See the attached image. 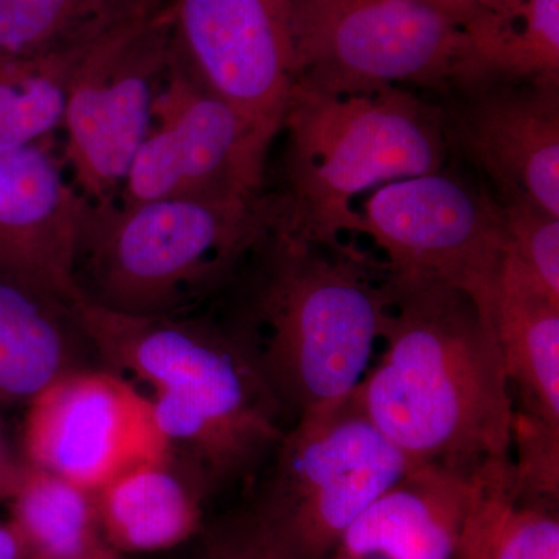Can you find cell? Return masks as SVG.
<instances>
[{
    "label": "cell",
    "mask_w": 559,
    "mask_h": 559,
    "mask_svg": "<svg viewBox=\"0 0 559 559\" xmlns=\"http://www.w3.org/2000/svg\"><path fill=\"white\" fill-rule=\"evenodd\" d=\"M385 283L384 349L356 406L417 465L509 459L514 400L491 316L450 286Z\"/></svg>",
    "instance_id": "1"
},
{
    "label": "cell",
    "mask_w": 559,
    "mask_h": 559,
    "mask_svg": "<svg viewBox=\"0 0 559 559\" xmlns=\"http://www.w3.org/2000/svg\"><path fill=\"white\" fill-rule=\"evenodd\" d=\"M257 277L230 331L283 412L319 421L344 406L369 370L388 319V283L344 245L308 240L282 218L253 253Z\"/></svg>",
    "instance_id": "2"
},
{
    "label": "cell",
    "mask_w": 559,
    "mask_h": 559,
    "mask_svg": "<svg viewBox=\"0 0 559 559\" xmlns=\"http://www.w3.org/2000/svg\"><path fill=\"white\" fill-rule=\"evenodd\" d=\"M83 329L114 373L150 385L168 452L215 488L277 450L283 411L229 329L191 316L143 318L76 294Z\"/></svg>",
    "instance_id": "3"
},
{
    "label": "cell",
    "mask_w": 559,
    "mask_h": 559,
    "mask_svg": "<svg viewBox=\"0 0 559 559\" xmlns=\"http://www.w3.org/2000/svg\"><path fill=\"white\" fill-rule=\"evenodd\" d=\"M280 209V198L263 193L87 201L73 282L84 299L106 310L190 316L252 259Z\"/></svg>",
    "instance_id": "4"
},
{
    "label": "cell",
    "mask_w": 559,
    "mask_h": 559,
    "mask_svg": "<svg viewBox=\"0 0 559 559\" xmlns=\"http://www.w3.org/2000/svg\"><path fill=\"white\" fill-rule=\"evenodd\" d=\"M443 112L400 86L334 92L296 81L282 120L289 229L322 245L352 234L353 201L384 183L443 170Z\"/></svg>",
    "instance_id": "5"
},
{
    "label": "cell",
    "mask_w": 559,
    "mask_h": 559,
    "mask_svg": "<svg viewBox=\"0 0 559 559\" xmlns=\"http://www.w3.org/2000/svg\"><path fill=\"white\" fill-rule=\"evenodd\" d=\"M296 81L334 92L477 86L463 25L417 0H290Z\"/></svg>",
    "instance_id": "6"
},
{
    "label": "cell",
    "mask_w": 559,
    "mask_h": 559,
    "mask_svg": "<svg viewBox=\"0 0 559 559\" xmlns=\"http://www.w3.org/2000/svg\"><path fill=\"white\" fill-rule=\"evenodd\" d=\"M253 506L289 559H326L349 525L403 479L412 462L349 400L330 417L294 423Z\"/></svg>",
    "instance_id": "7"
},
{
    "label": "cell",
    "mask_w": 559,
    "mask_h": 559,
    "mask_svg": "<svg viewBox=\"0 0 559 559\" xmlns=\"http://www.w3.org/2000/svg\"><path fill=\"white\" fill-rule=\"evenodd\" d=\"M352 234L384 253L392 285L450 286L491 316L506 250L502 204L462 176L439 170L378 187L355 209Z\"/></svg>",
    "instance_id": "8"
},
{
    "label": "cell",
    "mask_w": 559,
    "mask_h": 559,
    "mask_svg": "<svg viewBox=\"0 0 559 559\" xmlns=\"http://www.w3.org/2000/svg\"><path fill=\"white\" fill-rule=\"evenodd\" d=\"M173 58L170 14L162 0L106 33L81 61L61 130L73 186L87 201L119 198Z\"/></svg>",
    "instance_id": "9"
},
{
    "label": "cell",
    "mask_w": 559,
    "mask_h": 559,
    "mask_svg": "<svg viewBox=\"0 0 559 559\" xmlns=\"http://www.w3.org/2000/svg\"><path fill=\"white\" fill-rule=\"evenodd\" d=\"M278 134L202 87L173 58L117 201L263 193L267 151Z\"/></svg>",
    "instance_id": "10"
},
{
    "label": "cell",
    "mask_w": 559,
    "mask_h": 559,
    "mask_svg": "<svg viewBox=\"0 0 559 559\" xmlns=\"http://www.w3.org/2000/svg\"><path fill=\"white\" fill-rule=\"evenodd\" d=\"M25 409V465L90 491L170 454L148 396L109 369L73 371Z\"/></svg>",
    "instance_id": "11"
},
{
    "label": "cell",
    "mask_w": 559,
    "mask_h": 559,
    "mask_svg": "<svg viewBox=\"0 0 559 559\" xmlns=\"http://www.w3.org/2000/svg\"><path fill=\"white\" fill-rule=\"evenodd\" d=\"M165 5L180 68L280 132L296 83L290 0H165Z\"/></svg>",
    "instance_id": "12"
},
{
    "label": "cell",
    "mask_w": 559,
    "mask_h": 559,
    "mask_svg": "<svg viewBox=\"0 0 559 559\" xmlns=\"http://www.w3.org/2000/svg\"><path fill=\"white\" fill-rule=\"evenodd\" d=\"M448 123L489 179L500 204L532 205L559 218V86L487 83Z\"/></svg>",
    "instance_id": "13"
},
{
    "label": "cell",
    "mask_w": 559,
    "mask_h": 559,
    "mask_svg": "<svg viewBox=\"0 0 559 559\" xmlns=\"http://www.w3.org/2000/svg\"><path fill=\"white\" fill-rule=\"evenodd\" d=\"M86 204L51 140L0 148V277L79 294L73 261Z\"/></svg>",
    "instance_id": "14"
},
{
    "label": "cell",
    "mask_w": 559,
    "mask_h": 559,
    "mask_svg": "<svg viewBox=\"0 0 559 559\" xmlns=\"http://www.w3.org/2000/svg\"><path fill=\"white\" fill-rule=\"evenodd\" d=\"M487 466L473 473L437 463L414 466L349 525L334 551L459 559Z\"/></svg>",
    "instance_id": "15"
},
{
    "label": "cell",
    "mask_w": 559,
    "mask_h": 559,
    "mask_svg": "<svg viewBox=\"0 0 559 559\" xmlns=\"http://www.w3.org/2000/svg\"><path fill=\"white\" fill-rule=\"evenodd\" d=\"M75 296L0 277V407H27L61 378L91 369L84 360L95 349Z\"/></svg>",
    "instance_id": "16"
},
{
    "label": "cell",
    "mask_w": 559,
    "mask_h": 559,
    "mask_svg": "<svg viewBox=\"0 0 559 559\" xmlns=\"http://www.w3.org/2000/svg\"><path fill=\"white\" fill-rule=\"evenodd\" d=\"M212 491L170 454L140 463L95 492L103 532L121 557L175 549L201 532Z\"/></svg>",
    "instance_id": "17"
},
{
    "label": "cell",
    "mask_w": 559,
    "mask_h": 559,
    "mask_svg": "<svg viewBox=\"0 0 559 559\" xmlns=\"http://www.w3.org/2000/svg\"><path fill=\"white\" fill-rule=\"evenodd\" d=\"M463 31L477 86H559V0H487Z\"/></svg>",
    "instance_id": "18"
},
{
    "label": "cell",
    "mask_w": 559,
    "mask_h": 559,
    "mask_svg": "<svg viewBox=\"0 0 559 559\" xmlns=\"http://www.w3.org/2000/svg\"><path fill=\"white\" fill-rule=\"evenodd\" d=\"M492 325L518 409L559 425V304L538 293L496 283Z\"/></svg>",
    "instance_id": "19"
},
{
    "label": "cell",
    "mask_w": 559,
    "mask_h": 559,
    "mask_svg": "<svg viewBox=\"0 0 559 559\" xmlns=\"http://www.w3.org/2000/svg\"><path fill=\"white\" fill-rule=\"evenodd\" d=\"M112 28L49 49L0 57V148L47 142L61 130L76 69Z\"/></svg>",
    "instance_id": "20"
},
{
    "label": "cell",
    "mask_w": 559,
    "mask_h": 559,
    "mask_svg": "<svg viewBox=\"0 0 559 559\" xmlns=\"http://www.w3.org/2000/svg\"><path fill=\"white\" fill-rule=\"evenodd\" d=\"M28 559H117L90 489L28 468L9 500Z\"/></svg>",
    "instance_id": "21"
},
{
    "label": "cell",
    "mask_w": 559,
    "mask_h": 559,
    "mask_svg": "<svg viewBox=\"0 0 559 559\" xmlns=\"http://www.w3.org/2000/svg\"><path fill=\"white\" fill-rule=\"evenodd\" d=\"M162 0H0V57L108 31Z\"/></svg>",
    "instance_id": "22"
},
{
    "label": "cell",
    "mask_w": 559,
    "mask_h": 559,
    "mask_svg": "<svg viewBox=\"0 0 559 559\" xmlns=\"http://www.w3.org/2000/svg\"><path fill=\"white\" fill-rule=\"evenodd\" d=\"M506 250L498 282L524 286L559 304V218L525 204H502Z\"/></svg>",
    "instance_id": "23"
},
{
    "label": "cell",
    "mask_w": 559,
    "mask_h": 559,
    "mask_svg": "<svg viewBox=\"0 0 559 559\" xmlns=\"http://www.w3.org/2000/svg\"><path fill=\"white\" fill-rule=\"evenodd\" d=\"M485 559H559L554 502L520 499L514 485L507 489L489 522Z\"/></svg>",
    "instance_id": "24"
},
{
    "label": "cell",
    "mask_w": 559,
    "mask_h": 559,
    "mask_svg": "<svg viewBox=\"0 0 559 559\" xmlns=\"http://www.w3.org/2000/svg\"><path fill=\"white\" fill-rule=\"evenodd\" d=\"M511 443L518 498L557 502L559 492V425L514 407Z\"/></svg>",
    "instance_id": "25"
},
{
    "label": "cell",
    "mask_w": 559,
    "mask_h": 559,
    "mask_svg": "<svg viewBox=\"0 0 559 559\" xmlns=\"http://www.w3.org/2000/svg\"><path fill=\"white\" fill-rule=\"evenodd\" d=\"M198 559H289L257 510L242 511L209 530Z\"/></svg>",
    "instance_id": "26"
},
{
    "label": "cell",
    "mask_w": 559,
    "mask_h": 559,
    "mask_svg": "<svg viewBox=\"0 0 559 559\" xmlns=\"http://www.w3.org/2000/svg\"><path fill=\"white\" fill-rule=\"evenodd\" d=\"M25 471H27V465H25L21 452L11 448L9 439L0 428V500L9 502L11 496L20 487Z\"/></svg>",
    "instance_id": "27"
},
{
    "label": "cell",
    "mask_w": 559,
    "mask_h": 559,
    "mask_svg": "<svg viewBox=\"0 0 559 559\" xmlns=\"http://www.w3.org/2000/svg\"><path fill=\"white\" fill-rule=\"evenodd\" d=\"M488 522L487 511L481 509L473 511L468 525H466L465 536H463L459 559H485Z\"/></svg>",
    "instance_id": "28"
},
{
    "label": "cell",
    "mask_w": 559,
    "mask_h": 559,
    "mask_svg": "<svg viewBox=\"0 0 559 559\" xmlns=\"http://www.w3.org/2000/svg\"><path fill=\"white\" fill-rule=\"evenodd\" d=\"M417 2L463 25L487 0H417Z\"/></svg>",
    "instance_id": "29"
},
{
    "label": "cell",
    "mask_w": 559,
    "mask_h": 559,
    "mask_svg": "<svg viewBox=\"0 0 559 559\" xmlns=\"http://www.w3.org/2000/svg\"><path fill=\"white\" fill-rule=\"evenodd\" d=\"M0 559H28L20 533L10 520H0Z\"/></svg>",
    "instance_id": "30"
},
{
    "label": "cell",
    "mask_w": 559,
    "mask_h": 559,
    "mask_svg": "<svg viewBox=\"0 0 559 559\" xmlns=\"http://www.w3.org/2000/svg\"><path fill=\"white\" fill-rule=\"evenodd\" d=\"M331 559H388L378 554H362V555H345L340 551H333Z\"/></svg>",
    "instance_id": "31"
},
{
    "label": "cell",
    "mask_w": 559,
    "mask_h": 559,
    "mask_svg": "<svg viewBox=\"0 0 559 559\" xmlns=\"http://www.w3.org/2000/svg\"><path fill=\"white\" fill-rule=\"evenodd\" d=\"M117 559H128V557H119V558H117Z\"/></svg>",
    "instance_id": "32"
}]
</instances>
